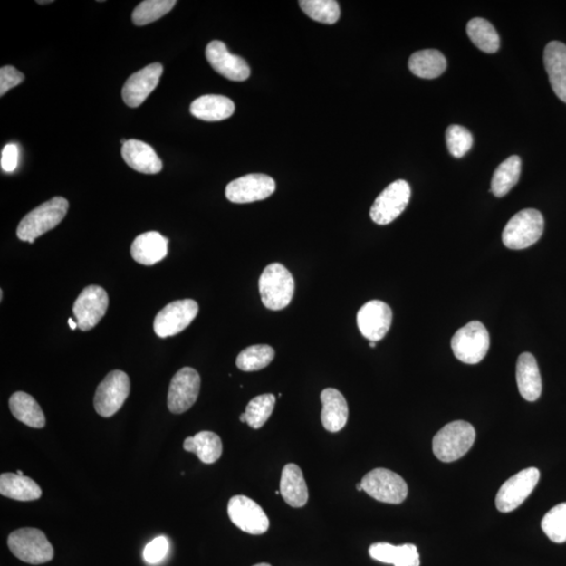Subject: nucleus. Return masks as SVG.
Returning <instances> with one entry per match:
<instances>
[{"label": "nucleus", "instance_id": "1a4fd4ad", "mask_svg": "<svg viewBox=\"0 0 566 566\" xmlns=\"http://www.w3.org/2000/svg\"><path fill=\"white\" fill-rule=\"evenodd\" d=\"M411 197L410 186L404 179L390 184L379 195L370 209V217L378 225H389L402 215Z\"/></svg>", "mask_w": 566, "mask_h": 566}, {"label": "nucleus", "instance_id": "f3484780", "mask_svg": "<svg viewBox=\"0 0 566 566\" xmlns=\"http://www.w3.org/2000/svg\"><path fill=\"white\" fill-rule=\"evenodd\" d=\"M161 63H152L131 75L125 82L122 97L126 105L136 109L156 90L163 74Z\"/></svg>", "mask_w": 566, "mask_h": 566}, {"label": "nucleus", "instance_id": "423d86ee", "mask_svg": "<svg viewBox=\"0 0 566 566\" xmlns=\"http://www.w3.org/2000/svg\"><path fill=\"white\" fill-rule=\"evenodd\" d=\"M451 348L459 361L470 365L477 364L488 354L490 348L488 330L482 322H469L453 336Z\"/></svg>", "mask_w": 566, "mask_h": 566}, {"label": "nucleus", "instance_id": "ea45409f", "mask_svg": "<svg viewBox=\"0 0 566 566\" xmlns=\"http://www.w3.org/2000/svg\"><path fill=\"white\" fill-rule=\"evenodd\" d=\"M24 76L14 66L6 65L0 70V96H4L6 91L23 83Z\"/></svg>", "mask_w": 566, "mask_h": 566}, {"label": "nucleus", "instance_id": "09e8293b", "mask_svg": "<svg viewBox=\"0 0 566 566\" xmlns=\"http://www.w3.org/2000/svg\"><path fill=\"white\" fill-rule=\"evenodd\" d=\"M37 3H38L39 5H43V4H51V3H53V2H40V0H39V2H37Z\"/></svg>", "mask_w": 566, "mask_h": 566}, {"label": "nucleus", "instance_id": "c9c22d12", "mask_svg": "<svg viewBox=\"0 0 566 566\" xmlns=\"http://www.w3.org/2000/svg\"><path fill=\"white\" fill-rule=\"evenodd\" d=\"M299 5L315 22L334 24L340 18V6L335 0H302Z\"/></svg>", "mask_w": 566, "mask_h": 566}, {"label": "nucleus", "instance_id": "bb28decb", "mask_svg": "<svg viewBox=\"0 0 566 566\" xmlns=\"http://www.w3.org/2000/svg\"><path fill=\"white\" fill-rule=\"evenodd\" d=\"M0 494L18 502H33L42 497L43 491L28 476H20L17 473H3L0 476Z\"/></svg>", "mask_w": 566, "mask_h": 566}, {"label": "nucleus", "instance_id": "72a5a7b5", "mask_svg": "<svg viewBox=\"0 0 566 566\" xmlns=\"http://www.w3.org/2000/svg\"><path fill=\"white\" fill-rule=\"evenodd\" d=\"M276 398L272 394L258 396L246 406L245 423L253 429H261L274 411Z\"/></svg>", "mask_w": 566, "mask_h": 566}, {"label": "nucleus", "instance_id": "c85d7f7f", "mask_svg": "<svg viewBox=\"0 0 566 566\" xmlns=\"http://www.w3.org/2000/svg\"><path fill=\"white\" fill-rule=\"evenodd\" d=\"M10 410L19 422L29 426L31 428L42 429L45 426V417L42 408L36 399L25 394L24 391H17L13 394L9 401Z\"/></svg>", "mask_w": 566, "mask_h": 566}, {"label": "nucleus", "instance_id": "a19ab883", "mask_svg": "<svg viewBox=\"0 0 566 566\" xmlns=\"http://www.w3.org/2000/svg\"><path fill=\"white\" fill-rule=\"evenodd\" d=\"M19 151L15 144L5 146L2 151V168L5 172H13L17 168Z\"/></svg>", "mask_w": 566, "mask_h": 566}, {"label": "nucleus", "instance_id": "2f4dec72", "mask_svg": "<svg viewBox=\"0 0 566 566\" xmlns=\"http://www.w3.org/2000/svg\"><path fill=\"white\" fill-rule=\"evenodd\" d=\"M467 34L477 48L488 54H494L501 46V39L494 26L488 20L475 18L467 24Z\"/></svg>", "mask_w": 566, "mask_h": 566}, {"label": "nucleus", "instance_id": "de8ad7c7", "mask_svg": "<svg viewBox=\"0 0 566 566\" xmlns=\"http://www.w3.org/2000/svg\"><path fill=\"white\" fill-rule=\"evenodd\" d=\"M16 473H17V475H20V476H24V472H23L22 470H18Z\"/></svg>", "mask_w": 566, "mask_h": 566}, {"label": "nucleus", "instance_id": "f03ea898", "mask_svg": "<svg viewBox=\"0 0 566 566\" xmlns=\"http://www.w3.org/2000/svg\"><path fill=\"white\" fill-rule=\"evenodd\" d=\"M475 429L470 423L452 422L437 432L432 443V449L439 461L456 462L467 455L475 442Z\"/></svg>", "mask_w": 566, "mask_h": 566}, {"label": "nucleus", "instance_id": "7ed1b4c3", "mask_svg": "<svg viewBox=\"0 0 566 566\" xmlns=\"http://www.w3.org/2000/svg\"><path fill=\"white\" fill-rule=\"evenodd\" d=\"M294 292V278L281 264L266 266L259 278V293L266 309L272 311L285 309L291 303Z\"/></svg>", "mask_w": 566, "mask_h": 566}, {"label": "nucleus", "instance_id": "39448f33", "mask_svg": "<svg viewBox=\"0 0 566 566\" xmlns=\"http://www.w3.org/2000/svg\"><path fill=\"white\" fill-rule=\"evenodd\" d=\"M8 547L19 561L43 564L54 558V549L44 532L34 528H23L11 532Z\"/></svg>", "mask_w": 566, "mask_h": 566}, {"label": "nucleus", "instance_id": "4468645a", "mask_svg": "<svg viewBox=\"0 0 566 566\" xmlns=\"http://www.w3.org/2000/svg\"><path fill=\"white\" fill-rule=\"evenodd\" d=\"M201 389V377L191 368L178 370L169 386L168 405L172 414L181 415L197 402Z\"/></svg>", "mask_w": 566, "mask_h": 566}, {"label": "nucleus", "instance_id": "7c9ffc66", "mask_svg": "<svg viewBox=\"0 0 566 566\" xmlns=\"http://www.w3.org/2000/svg\"><path fill=\"white\" fill-rule=\"evenodd\" d=\"M522 159L518 156H512L505 159L493 175L491 192L496 197H503L518 183L521 177Z\"/></svg>", "mask_w": 566, "mask_h": 566}, {"label": "nucleus", "instance_id": "9d476101", "mask_svg": "<svg viewBox=\"0 0 566 566\" xmlns=\"http://www.w3.org/2000/svg\"><path fill=\"white\" fill-rule=\"evenodd\" d=\"M198 311L197 302L192 299L173 302L158 312L153 322V330L159 338L176 336L188 328Z\"/></svg>", "mask_w": 566, "mask_h": 566}, {"label": "nucleus", "instance_id": "e433bc0d", "mask_svg": "<svg viewBox=\"0 0 566 566\" xmlns=\"http://www.w3.org/2000/svg\"><path fill=\"white\" fill-rule=\"evenodd\" d=\"M542 528L552 542H566V503L556 505L545 514Z\"/></svg>", "mask_w": 566, "mask_h": 566}, {"label": "nucleus", "instance_id": "f704fd0d", "mask_svg": "<svg viewBox=\"0 0 566 566\" xmlns=\"http://www.w3.org/2000/svg\"><path fill=\"white\" fill-rule=\"evenodd\" d=\"M176 5V0H145L133 11L132 23L139 26L149 24L168 14Z\"/></svg>", "mask_w": 566, "mask_h": 566}, {"label": "nucleus", "instance_id": "f8f14e48", "mask_svg": "<svg viewBox=\"0 0 566 566\" xmlns=\"http://www.w3.org/2000/svg\"><path fill=\"white\" fill-rule=\"evenodd\" d=\"M109 308V295L99 285H90L85 288L72 306V312L77 319L78 329L88 331L105 316Z\"/></svg>", "mask_w": 566, "mask_h": 566}, {"label": "nucleus", "instance_id": "b1692460", "mask_svg": "<svg viewBox=\"0 0 566 566\" xmlns=\"http://www.w3.org/2000/svg\"><path fill=\"white\" fill-rule=\"evenodd\" d=\"M281 494L292 508H302L309 501L308 484L303 472L295 464L284 465L281 479Z\"/></svg>", "mask_w": 566, "mask_h": 566}, {"label": "nucleus", "instance_id": "49530a36", "mask_svg": "<svg viewBox=\"0 0 566 566\" xmlns=\"http://www.w3.org/2000/svg\"><path fill=\"white\" fill-rule=\"evenodd\" d=\"M357 490H358V491H363V488H362V484H357Z\"/></svg>", "mask_w": 566, "mask_h": 566}, {"label": "nucleus", "instance_id": "a211bd4d", "mask_svg": "<svg viewBox=\"0 0 566 566\" xmlns=\"http://www.w3.org/2000/svg\"><path fill=\"white\" fill-rule=\"evenodd\" d=\"M206 58L213 70L231 82H245L251 75V70L245 60L231 54L225 44L218 40L207 45Z\"/></svg>", "mask_w": 566, "mask_h": 566}, {"label": "nucleus", "instance_id": "412c9836", "mask_svg": "<svg viewBox=\"0 0 566 566\" xmlns=\"http://www.w3.org/2000/svg\"><path fill=\"white\" fill-rule=\"evenodd\" d=\"M518 390L529 402H535L542 396V379L534 356L523 352L519 356L516 366Z\"/></svg>", "mask_w": 566, "mask_h": 566}, {"label": "nucleus", "instance_id": "c756f323", "mask_svg": "<svg viewBox=\"0 0 566 566\" xmlns=\"http://www.w3.org/2000/svg\"><path fill=\"white\" fill-rule=\"evenodd\" d=\"M412 74L423 79H435L444 74L447 62L437 50H423L415 53L409 59Z\"/></svg>", "mask_w": 566, "mask_h": 566}, {"label": "nucleus", "instance_id": "79ce46f5", "mask_svg": "<svg viewBox=\"0 0 566 566\" xmlns=\"http://www.w3.org/2000/svg\"><path fill=\"white\" fill-rule=\"evenodd\" d=\"M69 325L72 330H76L78 328V323L72 321V318L69 319Z\"/></svg>", "mask_w": 566, "mask_h": 566}, {"label": "nucleus", "instance_id": "58836bf2", "mask_svg": "<svg viewBox=\"0 0 566 566\" xmlns=\"http://www.w3.org/2000/svg\"><path fill=\"white\" fill-rule=\"evenodd\" d=\"M169 543L164 536L153 539L144 550L145 561L150 564L161 562L168 555Z\"/></svg>", "mask_w": 566, "mask_h": 566}, {"label": "nucleus", "instance_id": "0eeeda50", "mask_svg": "<svg viewBox=\"0 0 566 566\" xmlns=\"http://www.w3.org/2000/svg\"><path fill=\"white\" fill-rule=\"evenodd\" d=\"M366 494L384 504H402L408 495V485L402 476L385 468L371 470L361 481Z\"/></svg>", "mask_w": 566, "mask_h": 566}, {"label": "nucleus", "instance_id": "4c0bfd02", "mask_svg": "<svg viewBox=\"0 0 566 566\" xmlns=\"http://www.w3.org/2000/svg\"><path fill=\"white\" fill-rule=\"evenodd\" d=\"M446 142L448 150L455 158H463L473 145L471 132L461 125H451L446 131Z\"/></svg>", "mask_w": 566, "mask_h": 566}, {"label": "nucleus", "instance_id": "a18cd8bd", "mask_svg": "<svg viewBox=\"0 0 566 566\" xmlns=\"http://www.w3.org/2000/svg\"><path fill=\"white\" fill-rule=\"evenodd\" d=\"M376 345H377V342H374V341H370V342H369V346H370V348H372V349L376 348Z\"/></svg>", "mask_w": 566, "mask_h": 566}, {"label": "nucleus", "instance_id": "c03bdc74", "mask_svg": "<svg viewBox=\"0 0 566 566\" xmlns=\"http://www.w3.org/2000/svg\"><path fill=\"white\" fill-rule=\"evenodd\" d=\"M253 566H272V565L269 564V563H258V564H255V565H253Z\"/></svg>", "mask_w": 566, "mask_h": 566}, {"label": "nucleus", "instance_id": "9b49d317", "mask_svg": "<svg viewBox=\"0 0 566 566\" xmlns=\"http://www.w3.org/2000/svg\"><path fill=\"white\" fill-rule=\"evenodd\" d=\"M539 478L541 472L537 468H527L510 477L497 493V510L503 513L516 510L534 491Z\"/></svg>", "mask_w": 566, "mask_h": 566}, {"label": "nucleus", "instance_id": "aec40b11", "mask_svg": "<svg viewBox=\"0 0 566 566\" xmlns=\"http://www.w3.org/2000/svg\"><path fill=\"white\" fill-rule=\"evenodd\" d=\"M122 157L130 168L145 175H157L163 168L161 158L150 145L139 139H128L122 146Z\"/></svg>", "mask_w": 566, "mask_h": 566}, {"label": "nucleus", "instance_id": "4be33fe9", "mask_svg": "<svg viewBox=\"0 0 566 566\" xmlns=\"http://www.w3.org/2000/svg\"><path fill=\"white\" fill-rule=\"evenodd\" d=\"M543 62L552 91L566 103V45L552 42L545 46Z\"/></svg>", "mask_w": 566, "mask_h": 566}, {"label": "nucleus", "instance_id": "393cba45", "mask_svg": "<svg viewBox=\"0 0 566 566\" xmlns=\"http://www.w3.org/2000/svg\"><path fill=\"white\" fill-rule=\"evenodd\" d=\"M235 111L232 100L225 96L206 95L197 98L190 106L192 116L207 122L223 121Z\"/></svg>", "mask_w": 566, "mask_h": 566}, {"label": "nucleus", "instance_id": "dca6fc26", "mask_svg": "<svg viewBox=\"0 0 566 566\" xmlns=\"http://www.w3.org/2000/svg\"><path fill=\"white\" fill-rule=\"evenodd\" d=\"M357 323L363 337L369 341H379L388 335L390 329L392 311L388 303L371 301L358 312Z\"/></svg>", "mask_w": 566, "mask_h": 566}, {"label": "nucleus", "instance_id": "f257e3e1", "mask_svg": "<svg viewBox=\"0 0 566 566\" xmlns=\"http://www.w3.org/2000/svg\"><path fill=\"white\" fill-rule=\"evenodd\" d=\"M70 204L64 197H57L38 206L26 215L17 228L20 241L34 244L35 239L55 228L68 213Z\"/></svg>", "mask_w": 566, "mask_h": 566}, {"label": "nucleus", "instance_id": "6ab92c4d", "mask_svg": "<svg viewBox=\"0 0 566 566\" xmlns=\"http://www.w3.org/2000/svg\"><path fill=\"white\" fill-rule=\"evenodd\" d=\"M168 238L164 237L161 233L146 232L133 241L130 254L138 264L153 265L168 256Z\"/></svg>", "mask_w": 566, "mask_h": 566}, {"label": "nucleus", "instance_id": "6e6552de", "mask_svg": "<svg viewBox=\"0 0 566 566\" xmlns=\"http://www.w3.org/2000/svg\"><path fill=\"white\" fill-rule=\"evenodd\" d=\"M130 394V379L122 370H112L100 383L94 406L99 416L110 417L122 408Z\"/></svg>", "mask_w": 566, "mask_h": 566}, {"label": "nucleus", "instance_id": "2eb2a0df", "mask_svg": "<svg viewBox=\"0 0 566 566\" xmlns=\"http://www.w3.org/2000/svg\"><path fill=\"white\" fill-rule=\"evenodd\" d=\"M276 183L269 176L261 173L245 176L232 181L225 188V197L235 204L264 201L275 192Z\"/></svg>", "mask_w": 566, "mask_h": 566}, {"label": "nucleus", "instance_id": "5701e85b", "mask_svg": "<svg viewBox=\"0 0 566 566\" xmlns=\"http://www.w3.org/2000/svg\"><path fill=\"white\" fill-rule=\"evenodd\" d=\"M321 422L325 430L336 434L341 431L349 419V406L345 398L335 389L321 392Z\"/></svg>", "mask_w": 566, "mask_h": 566}, {"label": "nucleus", "instance_id": "473e14b6", "mask_svg": "<svg viewBox=\"0 0 566 566\" xmlns=\"http://www.w3.org/2000/svg\"><path fill=\"white\" fill-rule=\"evenodd\" d=\"M275 357L270 345H253L244 350L236 359V366L243 371H258L269 366Z\"/></svg>", "mask_w": 566, "mask_h": 566}, {"label": "nucleus", "instance_id": "37998d69", "mask_svg": "<svg viewBox=\"0 0 566 566\" xmlns=\"http://www.w3.org/2000/svg\"><path fill=\"white\" fill-rule=\"evenodd\" d=\"M239 419H241V422H242V423H245V412H244V414L241 416V417H239Z\"/></svg>", "mask_w": 566, "mask_h": 566}, {"label": "nucleus", "instance_id": "cd10ccee", "mask_svg": "<svg viewBox=\"0 0 566 566\" xmlns=\"http://www.w3.org/2000/svg\"><path fill=\"white\" fill-rule=\"evenodd\" d=\"M185 451L195 453L204 464H215L223 455V443L215 432L202 431L185 439Z\"/></svg>", "mask_w": 566, "mask_h": 566}, {"label": "nucleus", "instance_id": "ddd939ff", "mask_svg": "<svg viewBox=\"0 0 566 566\" xmlns=\"http://www.w3.org/2000/svg\"><path fill=\"white\" fill-rule=\"evenodd\" d=\"M228 514L233 524L250 535H263L269 530L268 516L261 505L249 497H232L228 504Z\"/></svg>", "mask_w": 566, "mask_h": 566}, {"label": "nucleus", "instance_id": "20e7f679", "mask_svg": "<svg viewBox=\"0 0 566 566\" xmlns=\"http://www.w3.org/2000/svg\"><path fill=\"white\" fill-rule=\"evenodd\" d=\"M544 219L536 209H524L513 216L503 232L508 249L523 250L535 245L543 235Z\"/></svg>", "mask_w": 566, "mask_h": 566}, {"label": "nucleus", "instance_id": "a878e982", "mask_svg": "<svg viewBox=\"0 0 566 566\" xmlns=\"http://www.w3.org/2000/svg\"><path fill=\"white\" fill-rule=\"evenodd\" d=\"M369 555L375 561L395 566H419V554L415 544H403L399 547L388 542L370 545Z\"/></svg>", "mask_w": 566, "mask_h": 566}]
</instances>
